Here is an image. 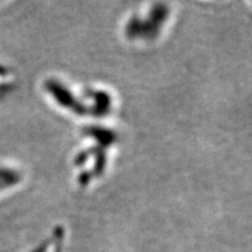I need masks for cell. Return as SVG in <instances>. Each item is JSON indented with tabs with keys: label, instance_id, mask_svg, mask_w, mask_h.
Returning a JSON list of instances; mask_svg holds the SVG:
<instances>
[{
	"label": "cell",
	"instance_id": "6da1fadb",
	"mask_svg": "<svg viewBox=\"0 0 252 252\" xmlns=\"http://www.w3.org/2000/svg\"><path fill=\"white\" fill-rule=\"evenodd\" d=\"M8 176L11 178V173L9 172H6L4 173L2 171H0V187H1L2 185H8V182L11 184V180L12 179H8Z\"/></svg>",
	"mask_w": 252,
	"mask_h": 252
}]
</instances>
